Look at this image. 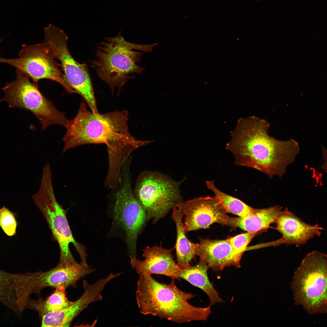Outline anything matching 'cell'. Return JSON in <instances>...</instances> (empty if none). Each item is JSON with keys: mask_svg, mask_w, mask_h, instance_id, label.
<instances>
[{"mask_svg": "<svg viewBox=\"0 0 327 327\" xmlns=\"http://www.w3.org/2000/svg\"><path fill=\"white\" fill-rule=\"evenodd\" d=\"M15 79L6 83L2 90L4 96L1 101L6 102L10 108H17L31 112L40 122L43 130L51 125L65 127L68 120L49 100L43 96L35 83L18 70Z\"/></svg>", "mask_w": 327, "mask_h": 327, "instance_id": "cell-6", "label": "cell"}, {"mask_svg": "<svg viewBox=\"0 0 327 327\" xmlns=\"http://www.w3.org/2000/svg\"><path fill=\"white\" fill-rule=\"evenodd\" d=\"M2 39H0V43H1L2 42Z\"/></svg>", "mask_w": 327, "mask_h": 327, "instance_id": "cell-25", "label": "cell"}, {"mask_svg": "<svg viewBox=\"0 0 327 327\" xmlns=\"http://www.w3.org/2000/svg\"><path fill=\"white\" fill-rule=\"evenodd\" d=\"M121 31L116 36L107 37L97 44V58L92 63L98 77L109 87L113 93L117 88L119 92L133 74H140L145 70L137 64L144 52H153V48L160 42L140 45L126 41Z\"/></svg>", "mask_w": 327, "mask_h": 327, "instance_id": "cell-3", "label": "cell"}, {"mask_svg": "<svg viewBox=\"0 0 327 327\" xmlns=\"http://www.w3.org/2000/svg\"><path fill=\"white\" fill-rule=\"evenodd\" d=\"M173 249L157 245L147 246L143 250L144 260H139L130 256L131 266L139 275L160 274L180 280L177 274L180 267L173 259Z\"/></svg>", "mask_w": 327, "mask_h": 327, "instance_id": "cell-14", "label": "cell"}, {"mask_svg": "<svg viewBox=\"0 0 327 327\" xmlns=\"http://www.w3.org/2000/svg\"><path fill=\"white\" fill-rule=\"evenodd\" d=\"M209 268L205 262L200 260L195 265H190L186 268L180 267L177 274L179 280L183 279L204 291L208 296L211 306L223 301L219 297L209 279L207 272Z\"/></svg>", "mask_w": 327, "mask_h": 327, "instance_id": "cell-19", "label": "cell"}, {"mask_svg": "<svg viewBox=\"0 0 327 327\" xmlns=\"http://www.w3.org/2000/svg\"><path fill=\"white\" fill-rule=\"evenodd\" d=\"M32 198L46 219L54 238L59 245L60 256L58 264L67 265L77 263L69 249V245L72 243L80 255L81 263L86 264L87 255L85 248L74 239L66 212L56 199L51 171L45 170L42 172L39 189Z\"/></svg>", "mask_w": 327, "mask_h": 327, "instance_id": "cell-4", "label": "cell"}, {"mask_svg": "<svg viewBox=\"0 0 327 327\" xmlns=\"http://www.w3.org/2000/svg\"><path fill=\"white\" fill-rule=\"evenodd\" d=\"M96 270L88 266L81 263L68 265L58 264L54 268L41 272L40 280L36 286L33 293L39 294L44 288H57L63 286L66 289L75 287L78 281L82 278L92 273Z\"/></svg>", "mask_w": 327, "mask_h": 327, "instance_id": "cell-16", "label": "cell"}, {"mask_svg": "<svg viewBox=\"0 0 327 327\" xmlns=\"http://www.w3.org/2000/svg\"><path fill=\"white\" fill-rule=\"evenodd\" d=\"M44 31L45 41L50 45L56 58L61 62L67 83L82 97L92 112L98 113L87 66L78 63L71 55L67 46L68 36L51 24L44 28Z\"/></svg>", "mask_w": 327, "mask_h": 327, "instance_id": "cell-8", "label": "cell"}, {"mask_svg": "<svg viewBox=\"0 0 327 327\" xmlns=\"http://www.w3.org/2000/svg\"><path fill=\"white\" fill-rule=\"evenodd\" d=\"M19 56L15 59L0 57V62L15 67L35 83L42 79H50L59 83L68 92L77 94L66 82L60 69L61 64L56 61L54 52L47 42L34 45H23Z\"/></svg>", "mask_w": 327, "mask_h": 327, "instance_id": "cell-9", "label": "cell"}, {"mask_svg": "<svg viewBox=\"0 0 327 327\" xmlns=\"http://www.w3.org/2000/svg\"><path fill=\"white\" fill-rule=\"evenodd\" d=\"M275 223L276 228L282 235L283 243L298 246L305 244L315 236H320L323 229L318 224L310 225L288 210H283Z\"/></svg>", "mask_w": 327, "mask_h": 327, "instance_id": "cell-15", "label": "cell"}, {"mask_svg": "<svg viewBox=\"0 0 327 327\" xmlns=\"http://www.w3.org/2000/svg\"><path fill=\"white\" fill-rule=\"evenodd\" d=\"M120 275L111 273L105 278L90 284L86 280L82 282L84 292L81 296L65 309L47 313L41 318V327H68L73 320L91 303L102 299L101 293L106 285Z\"/></svg>", "mask_w": 327, "mask_h": 327, "instance_id": "cell-13", "label": "cell"}, {"mask_svg": "<svg viewBox=\"0 0 327 327\" xmlns=\"http://www.w3.org/2000/svg\"><path fill=\"white\" fill-rule=\"evenodd\" d=\"M125 110L103 114L89 111L81 102L74 118L68 121L62 154L81 145L103 144L107 147L108 161L117 162L133 148L137 139L130 134Z\"/></svg>", "mask_w": 327, "mask_h": 327, "instance_id": "cell-1", "label": "cell"}, {"mask_svg": "<svg viewBox=\"0 0 327 327\" xmlns=\"http://www.w3.org/2000/svg\"><path fill=\"white\" fill-rule=\"evenodd\" d=\"M17 225L15 214L4 206L0 209V226L9 236L16 234Z\"/></svg>", "mask_w": 327, "mask_h": 327, "instance_id": "cell-24", "label": "cell"}, {"mask_svg": "<svg viewBox=\"0 0 327 327\" xmlns=\"http://www.w3.org/2000/svg\"><path fill=\"white\" fill-rule=\"evenodd\" d=\"M175 206L184 216L183 226L186 233L208 228L214 223L226 225L228 216L215 197L195 198L181 201Z\"/></svg>", "mask_w": 327, "mask_h": 327, "instance_id": "cell-11", "label": "cell"}, {"mask_svg": "<svg viewBox=\"0 0 327 327\" xmlns=\"http://www.w3.org/2000/svg\"><path fill=\"white\" fill-rule=\"evenodd\" d=\"M283 210L281 207L277 205L262 209L254 208L251 214L245 217H228L226 225L239 228L247 232L261 233L266 231Z\"/></svg>", "mask_w": 327, "mask_h": 327, "instance_id": "cell-18", "label": "cell"}, {"mask_svg": "<svg viewBox=\"0 0 327 327\" xmlns=\"http://www.w3.org/2000/svg\"><path fill=\"white\" fill-rule=\"evenodd\" d=\"M208 189L211 190L219 200L226 213H232L240 217L251 214L254 208L246 205L241 200L222 192L215 186L214 180L206 181Z\"/></svg>", "mask_w": 327, "mask_h": 327, "instance_id": "cell-22", "label": "cell"}, {"mask_svg": "<svg viewBox=\"0 0 327 327\" xmlns=\"http://www.w3.org/2000/svg\"><path fill=\"white\" fill-rule=\"evenodd\" d=\"M181 183L157 172H146L141 175L135 196L146 212V220L153 219L155 223L182 200Z\"/></svg>", "mask_w": 327, "mask_h": 327, "instance_id": "cell-7", "label": "cell"}, {"mask_svg": "<svg viewBox=\"0 0 327 327\" xmlns=\"http://www.w3.org/2000/svg\"><path fill=\"white\" fill-rule=\"evenodd\" d=\"M327 255L308 254L294 274L291 289L295 303L311 314L327 312Z\"/></svg>", "mask_w": 327, "mask_h": 327, "instance_id": "cell-5", "label": "cell"}, {"mask_svg": "<svg viewBox=\"0 0 327 327\" xmlns=\"http://www.w3.org/2000/svg\"><path fill=\"white\" fill-rule=\"evenodd\" d=\"M66 289L63 286L56 288L54 292L45 299L40 297L38 299L29 297L27 301L26 308L37 312L41 319L47 313L61 310L72 302L67 297Z\"/></svg>", "mask_w": 327, "mask_h": 327, "instance_id": "cell-21", "label": "cell"}, {"mask_svg": "<svg viewBox=\"0 0 327 327\" xmlns=\"http://www.w3.org/2000/svg\"><path fill=\"white\" fill-rule=\"evenodd\" d=\"M259 232H249L237 235L227 239L233 248L232 256L235 267H240V262L243 254L252 240L259 234Z\"/></svg>", "mask_w": 327, "mask_h": 327, "instance_id": "cell-23", "label": "cell"}, {"mask_svg": "<svg viewBox=\"0 0 327 327\" xmlns=\"http://www.w3.org/2000/svg\"><path fill=\"white\" fill-rule=\"evenodd\" d=\"M174 280L162 283L151 276L139 275L135 294L140 313L179 324L207 320L211 305L198 307L190 304L188 300L196 296L180 290Z\"/></svg>", "mask_w": 327, "mask_h": 327, "instance_id": "cell-2", "label": "cell"}, {"mask_svg": "<svg viewBox=\"0 0 327 327\" xmlns=\"http://www.w3.org/2000/svg\"><path fill=\"white\" fill-rule=\"evenodd\" d=\"M196 255L207 264L209 268L217 271L235 264L232 256L233 248L227 239L211 240L200 239Z\"/></svg>", "mask_w": 327, "mask_h": 327, "instance_id": "cell-17", "label": "cell"}, {"mask_svg": "<svg viewBox=\"0 0 327 327\" xmlns=\"http://www.w3.org/2000/svg\"><path fill=\"white\" fill-rule=\"evenodd\" d=\"M39 280L38 271L13 273L0 269V303L20 317Z\"/></svg>", "mask_w": 327, "mask_h": 327, "instance_id": "cell-12", "label": "cell"}, {"mask_svg": "<svg viewBox=\"0 0 327 327\" xmlns=\"http://www.w3.org/2000/svg\"><path fill=\"white\" fill-rule=\"evenodd\" d=\"M172 219L175 222L177 230V240L175 246L177 264L180 267L188 266L195 258L197 245L189 240L186 236L183 226V215L179 208L175 206L172 208Z\"/></svg>", "mask_w": 327, "mask_h": 327, "instance_id": "cell-20", "label": "cell"}, {"mask_svg": "<svg viewBox=\"0 0 327 327\" xmlns=\"http://www.w3.org/2000/svg\"><path fill=\"white\" fill-rule=\"evenodd\" d=\"M129 164H125L121 173L119 188L114 194V220L125 231L131 256L136 258L137 239L146 220V212L133 194Z\"/></svg>", "mask_w": 327, "mask_h": 327, "instance_id": "cell-10", "label": "cell"}]
</instances>
